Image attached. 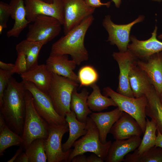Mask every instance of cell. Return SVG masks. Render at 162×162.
<instances>
[{"mask_svg":"<svg viewBox=\"0 0 162 162\" xmlns=\"http://www.w3.org/2000/svg\"><path fill=\"white\" fill-rule=\"evenodd\" d=\"M26 89L24 82L10 79L5 89L1 114L7 125L14 132L22 135L26 115L25 94Z\"/></svg>","mask_w":162,"mask_h":162,"instance_id":"obj_1","label":"cell"},{"mask_svg":"<svg viewBox=\"0 0 162 162\" xmlns=\"http://www.w3.org/2000/svg\"><path fill=\"white\" fill-rule=\"evenodd\" d=\"M94 19L92 15L88 16L52 44L50 55H69L78 65L87 60L89 56L84 45V39Z\"/></svg>","mask_w":162,"mask_h":162,"instance_id":"obj_2","label":"cell"},{"mask_svg":"<svg viewBox=\"0 0 162 162\" xmlns=\"http://www.w3.org/2000/svg\"><path fill=\"white\" fill-rule=\"evenodd\" d=\"M26 110L22 144L25 149L34 140L46 139L48 134L49 124L39 114L33 104L31 93L26 90L25 97Z\"/></svg>","mask_w":162,"mask_h":162,"instance_id":"obj_3","label":"cell"},{"mask_svg":"<svg viewBox=\"0 0 162 162\" xmlns=\"http://www.w3.org/2000/svg\"><path fill=\"white\" fill-rule=\"evenodd\" d=\"M86 134L74 143L72 149L68 159V162L71 161L75 156L89 152L96 154L105 161L112 142L111 140L102 143L99 138L98 129L94 122L88 117L86 121Z\"/></svg>","mask_w":162,"mask_h":162,"instance_id":"obj_4","label":"cell"},{"mask_svg":"<svg viewBox=\"0 0 162 162\" xmlns=\"http://www.w3.org/2000/svg\"><path fill=\"white\" fill-rule=\"evenodd\" d=\"M78 85V83L70 79L52 73L48 94L56 111L61 116L65 117L67 113L71 111L70 102L72 94Z\"/></svg>","mask_w":162,"mask_h":162,"instance_id":"obj_5","label":"cell"},{"mask_svg":"<svg viewBox=\"0 0 162 162\" xmlns=\"http://www.w3.org/2000/svg\"><path fill=\"white\" fill-rule=\"evenodd\" d=\"M104 94L111 98L120 110L134 118L144 134L146 122L145 110L148 102L145 95L138 98L129 97L114 91L109 86L104 88Z\"/></svg>","mask_w":162,"mask_h":162,"instance_id":"obj_6","label":"cell"},{"mask_svg":"<svg viewBox=\"0 0 162 162\" xmlns=\"http://www.w3.org/2000/svg\"><path fill=\"white\" fill-rule=\"evenodd\" d=\"M26 90L32 94L34 106L40 115L49 124H63L67 123L65 117L56 111L48 94L42 91L32 82L23 81Z\"/></svg>","mask_w":162,"mask_h":162,"instance_id":"obj_7","label":"cell"},{"mask_svg":"<svg viewBox=\"0 0 162 162\" xmlns=\"http://www.w3.org/2000/svg\"><path fill=\"white\" fill-rule=\"evenodd\" d=\"M68 131L67 123L63 124L49 125L48 136L44 141L48 162H68L72 149L64 151L62 141L63 135Z\"/></svg>","mask_w":162,"mask_h":162,"instance_id":"obj_8","label":"cell"},{"mask_svg":"<svg viewBox=\"0 0 162 162\" xmlns=\"http://www.w3.org/2000/svg\"><path fill=\"white\" fill-rule=\"evenodd\" d=\"M29 25L26 39L35 41H51L60 33L62 25L56 19L40 15Z\"/></svg>","mask_w":162,"mask_h":162,"instance_id":"obj_9","label":"cell"},{"mask_svg":"<svg viewBox=\"0 0 162 162\" xmlns=\"http://www.w3.org/2000/svg\"><path fill=\"white\" fill-rule=\"evenodd\" d=\"M144 19V16L140 15L135 20L128 24L119 25L112 21L110 15L105 16L102 25L108 34L107 41L111 44L116 45L119 51H126L130 41V33L132 28L135 24L142 22Z\"/></svg>","mask_w":162,"mask_h":162,"instance_id":"obj_10","label":"cell"},{"mask_svg":"<svg viewBox=\"0 0 162 162\" xmlns=\"http://www.w3.org/2000/svg\"><path fill=\"white\" fill-rule=\"evenodd\" d=\"M64 11V34L92 15L95 8L88 5L84 0H62Z\"/></svg>","mask_w":162,"mask_h":162,"instance_id":"obj_11","label":"cell"},{"mask_svg":"<svg viewBox=\"0 0 162 162\" xmlns=\"http://www.w3.org/2000/svg\"><path fill=\"white\" fill-rule=\"evenodd\" d=\"M27 20L33 22L37 16L45 15L57 19L63 25L64 16L62 0H53L49 3L41 0H24Z\"/></svg>","mask_w":162,"mask_h":162,"instance_id":"obj_12","label":"cell"},{"mask_svg":"<svg viewBox=\"0 0 162 162\" xmlns=\"http://www.w3.org/2000/svg\"><path fill=\"white\" fill-rule=\"evenodd\" d=\"M112 56L118 63L119 70L116 92L124 96L134 98L130 85L129 76L131 66L137 58L128 50L124 52H114Z\"/></svg>","mask_w":162,"mask_h":162,"instance_id":"obj_13","label":"cell"},{"mask_svg":"<svg viewBox=\"0 0 162 162\" xmlns=\"http://www.w3.org/2000/svg\"><path fill=\"white\" fill-rule=\"evenodd\" d=\"M157 29L155 26L151 37L146 40H139L135 36H130L131 43L129 44L128 50L137 59L146 60L153 54L162 51V42L157 38Z\"/></svg>","mask_w":162,"mask_h":162,"instance_id":"obj_14","label":"cell"},{"mask_svg":"<svg viewBox=\"0 0 162 162\" xmlns=\"http://www.w3.org/2000/svg\"><path fill=\"white\" fill-rule=\"evenodd\" d=\"M137 65L146 74L156 91L162 92V51L150 56L147 60H138Z\"/></svg>","mask_w":162,"mask_h":162,"instance_id":"obj_15","label":"cell"},{"mask_svg":"<svg viewBox=\"0 0 162 162\" xmlns=\"http://www.w3.org/2000/svg\"><path fill=\"white\" fill-rule=\"evenodd\" d=\"M109 133L116 140H125L135 136H141L143 134L135 119L124 112L113 125Z\"/></svg>","mask_w":162,"mask_h":162,"instance_id":"obj_16","label":"cell"},{"mask_svg":"<svg viewBox=\"0 0 162 162\" xmlns=\"http://www.w3.org/2000/svg\"><path fill=\"white\" fill-rule=\"evenodd\" d=\"M48 71L79 83L78 75L74 72L76 63L69 59L68 55H50L46 64Z\"/></svg>","mask_w":162,"mask_h":162,"instance_id":"obj_17","label":"cell"},{"mask_svg":"<svg viewBox=\"0 0 162 162\" xmlns=\"http://www.w3.org/2000/svg\"><path fill=\"white\" fill-rule=\"evenodd\" d=\"M141 140L140 136H138L125 140H116L111 145L105 161H123L126 155L134 151L138 147Z\"/></svg>","mask_w":162,"mask_h":162,"instance_id":"obj_18","label":"cell"},{"mask_svg":"<svg viewBox=\"0 0 162 162\" xmlns=\"http://www.w3.org/2000/svg\"><path fill=\"white\" fill-rule=\"evenodd\" d=\"M20 76L22 81L32 82L40 90L48 94L52 73L48 71L46 64H38L21 74Z\"/></svg>","mask_w":162,"mask_h":162,"instance_id":"obj_19","label":"cell"},{"mask_svg":"<svg viewBox=\"0 0 162 162\" xmlns=\"http://www.w3.org/2000/svg\"><path fill=\"white\" fill-rule=\"evenodd\" d=\"M123 111L117 107L110 111L92 112L89 117L95 124L99 132V138L103 143H106L108 134L114 124L120 118Z\"/></svg>","mask_w":162,"mask_h":162,"instance_id":"obj_20","label":"cell"},{"mask_svg":"<svg viewBox=\"0 0 162 162\" xmlns=\"http://www.w3.org/2000/svg\"><path fill=\"white\" fill-rule=\"evenodd\" d=\"M10 16L14 20L13 27L7 33L8 38H18L21 32L31 22L26 16L24 0H10L9 4Z\"/></svg>","mask_w":162,"mask_h":162,"instance_id":"obj_21","label":"cell"},{"mask_svg":"<svg viewBox=\"0 0 162 162\" xmlns=\"http://www.w3.org/2000/svg\"><path fill=\"white\" fill-rule=\"evenodd\" d=\"M136 61L131 66L129 80L134 97L138 98L145 95L153 85L146 73L137 65Z\"/></svg>","mask_w":162,"mask_h":162,"instance_id":"obj_22","label":"cell"},{"mask_svg":"<svg viewBox=\"0 0 162 162\" xmlns=\"http://www.w3.org/2000/svg\"><path fill=\"white\" fill-rule=\"evenodd\" d=\"M89 92L86 89H82L78 93L76 89L73 91L70 102V109L76 115L80 121L86 123L88 116L92 113L87 104Z\"/></svg>","mask_w":162,"mask_h":162,"instance_id":"obj_23","label":"cell"},{"mask_svg":"<svg viewBox=\"0 0 162 162\" xmlns=\"http://www.w3.org/2000/svg\"><path fill=\"white\" fill-rule=\"evenodd\" d=\"M145 95L148 101L145 110L146 116L154 122L157 130L162 134V105L159 96L153 86Z\"/></svg>","mask_w":162,"mask_h":162,"instance_id":"obj_24","label":"cell"},{"mask_svg":"<svg viewBox=\"0 0 162 162\" xmlns=\"http://www.w3.org/2000/svg\"><path fill=\"white\" fill-rule=\"evenodd\" d=\"M65 117L66 121L68 125L69 134L67 140L62 145L64 151L70 149L74 142L80 137L85 135L87 131L86 123L78 120L74 112L71 111L67 113Z\"/></svg>","mask_w":162,"mask_h":162,"instance_id":"obj_25","label":"cell"},{"mask_svg":"<svg viewBox=\"0 0 162 162\" xmlns=\"http://www.w3.org/2000/svg\"><path fill=\"white\" fill-rule=\"evenodd\" d=\"M47 43L45 41H35L24 40L16 45L17 53L22 52L25 55L28 69L38 64V56L43 45Z\"/></svg>","mask_w":162,"mask_h":162,"instance_id":"obj_26","label":"cell"},{"mask_svg":"<svg viewBox=\"0 0 162 162\" xmlns=\"http://www.w3.org/2000/svg\"><path fill=\"white\" fill-rule=\"evenodd\" d=\"M90 87L92 91L88 97L87 104L92 111L100 112L107 109L109 106H117L111 98L101 94L99 86L96 83L92 84Z\"/></svg>","mask_w":162,"mask_h":162,"instance_id":"obj_27","label":"cell"},{"mask_svg":"<svg viewBox=\"0 0 162 162\" xmlns=\"http://www.w3.org/2000/svg\"><path fill=\"white\" fill-rule=\"evenodd\" d=\"M22 136L12 130L6 124L1 115H0V155L8 148L14 146L22 144Z\"/></svg>","mask_w":162,"mask_h":162,"instance_id":"obj_28","label":"cell"},{"mask_svg":"<svg viewBox=\"0 0 162 162\" xmlns=\"http://www.w3.org/2000/svg\"><path fill=\"white\" fill-rule=\"evenodd\" d=\"M124 162H162V148L154 146L140 154L134 152L125 156Z\"/></svg>","mask_w":162,"mask_h":162,"instance_id":"obj_29","label":"cell"},{"mask_svg":"<svg viewBox=\"0 0 162 162\" xmlns=\"http://www.w3.org/2000/svg\"><path fill=\"white\" fill-rule=\"evenodd\" d=\"M146 125L144 135L138 147L134 151L135 153L140 154L155 146L157 136V127L152 120L146 119Z\"/></svg>","mask_w":162,"mask_h":162,"instance_id":"obj_30","label":"cell"},{"mask_svg":"<svg viewBox=\"0 0 162 162\" xmlns=\"http://www.w3.org/2000/svg\"><path fill=\"white\" fill-rule=\"evenodd\" d=\"M44 139H38L34 140L25 149L29 162H46L47 158L44 146Z\"/></svg>","mask_w":162,"mask_h":162,"instance_id":"obj_31","label":"cell"},{"mask_svg":"<svg viewBox=\"0 0 162 162\" xmlns=\"http://www.w3.org/2000/svg\"><path fill=\"white\" fill-rule=\"evenodd\" d=\"M77 75L80 87L90 86L96 83L99 78L97 71L93 67L90 65H86L81 68Z\"/></svg>","mask_w":162,"mask_h":162,"instance_id":"obj_32","label":"cell"},{"mask_svg":"<svg viewBox=\"0 0 162 162\" xmlns=\"http://www.w3.org/2000/svg\"><path fill=\"white\" fill-rule=\"evenodd\" d=\"M10 16L9 4L2 1L0 2V34L3 29L7 28V22Z\"/></svg>","mask_w":162,"mask_h":162,"instance_id":"obj_33","label":"cell"},{"mask_svg":"<svg viewBox=\"0 0 162 162\" xmlns=\"http://www.w3.org/2000/svg\"><path fill=\"white\" fill-rule=\"evenodd\" d=\"M14 74L12 70H6L0 69V105L2 102L4 90L10 79Z\"/></svg>","mask_w":162,"mask_h":162,"instance_id":"obj_34","label":"cell"},{"mask_svg":"<svg viewBox=\"0 0 162 162\" xmlns=\"http://www.w3.org/2000/svg\"><path fill=\"white\" fill-rule=\"evenodd\" d=\"M14 64V67L12 70L14 73L21 74L27 70V60L23 52L17 53V57Z\"/></svg>","mask_w":162,"mask_h":162,"instance_id":"obj_35","label":"cell"},{"mask_svg":"<svg viewBox=\"0 0 162 162\" xmlns=\"http://www.w3.org/2000/svg\"><path fill=\"white\" fill-rule=\"evenodd\" d=\"M84 1L88 5L95 8L103 6H106L109 8L111 4L110 2L103 3L100 0H84Z\"/></svg>","mask_w":162,"mask_h":162,"instance_id":"obj_36","label":"cell"},{"mask_svg":"<svg viewBox=\"0 0 162 162\" xmlns=\"http://www.w3.org/2000/svg\"><path fill=\"white\" fill-rule=\"evenodd\" d=\"M14 66V64L5 63L0 61V69L2 70L8 71L12 70Z\"/></svg>","mask_w":162,"mask_h":162,"instance_id":"obj_37","label":"cell"},{"mask_svg":"<svg viewBox=\"0 0 162 162\" xmlns=\"http://www.w3.org/2000/svg\"><path fill=\"white\" fill-rule=\"evenodd\" d=\"M72 162H87V157L84 154H78L72 159Z\"/></svg>","mask_w":162,"mask_h":162,"instance_id":"obj_38","label":"cell"},{"mask_svg":"<svg viewBox=\"0 0 162 162\" xmlns=\"http://www.w3.org/2000/svg\"><path fill=\"white\" fill-rule=\"evenodd\" d=\"M87 162H103L104 160L96 154L93 153L87 157Z\"/></svg>","mask_w":162,"mask_h":162,"instance_id":"obj_39","label":"cell"},{"mask_svg":"<svg viewBox=\"0 0 162 162\" xmlns=\"http://www.w3.org/2000/svg\"><path fill=\"white\" fill-rule=\"evenodd\" d=\"M14 162H29L28 157L26 152H22L16 159Z\"/></svg>","mask_w":162,"mask_h":162,"instance_id":"obj_40","label":"cell"},{"mask_svg":"<svg viewBox=\"0 0 162 162\" xmlns=\"http://www.w3.org/2000/svg\"><path fill=\"white\" fill-rule=\"evenodd\" d=\"M157 134L155 146L162 148V134L158 130H157Z\"/></svg>","mask_w":162,"mask_h":162,"instance_id":"obj_41","label":"cell"},{"mask_svg":"<svg viewBox=\"0 0 162 162\" xmlns=\"http://www.w3.org/2000/svg\"><path fill=\"white\" fill-rule=\"evenodd\" d=\"M22 147L19 148L16 151L14 155L11 159L7 161V162H13L15 161L19 156L22 152Z\"/></svg>","mask_w":162,"mask_h":162,"instance_id":"obj_42","label":"cell"},{"mask_svg":"<svg viewBox=\"0 0 162 162\" xmlns=\"http://www.w3.org/2000/svg\"><path fill=\"white\" fill-rule=\"evenodd\" d=\"M115 6L117 8H119L122 2V0H112Z\"/></svg>","mask_w":162,"mask_h":162,"instance_id":"obj_43","label":"cell"},{"mask_svg":"<svg viewBox=\"0 0 162 162\" xmlns=\"http://www.w3.org/2000/svg\"><path fill=\"white\" fill-rule=\"evenodd\" d=\"M45 2L49 3H52L53 2V0H41Z\"/></svg>","mask_w":162,"mask_h":162,"instance_id":"obj_44","label":"cell"},{"mask_svg":"<svg viewBox=\"0 0 162 162\" xmlns=\"http://www.w3.org/2000/svg\"><path fill=\"white\" fill-rule=\"evenodd\" d=\"M160 102L162 105V92L159 96Z\"/></svg>","mask_w":162,"mask_h":162,"instance_id":"obj_45","label":"cell"},{"mask_svg":"<svg viewBox=\"0 0 162 162\" xmlns=\"http://www.w3.org/2000/svg\"><path fill=\"white\" fill-rule=\"evenodd\" d=\"M158 38L159 39H162V34L159 35L158 36Z\"/></svg>","mask_w":162,"mask_h":162,"instance_id":"obj_46","label":"cell"},{"mask_svg":"<svg viewBox=\"0 0 162 162\" xmlns=\"http://www.w3.org/2000/svg\"><path fill=\"white\" fill-rule=\"evenodd\" d=\"M153 1L157 2H162V0H152Z\"/></svg>","mask_w":162,"mask_h":162,"instance_id":"obj_47","label":"cell"}]
</instances>
